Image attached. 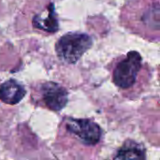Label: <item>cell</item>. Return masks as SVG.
<instances>
[{"instance_id":"obj_1","label":"cell","mask_w":160,"mask_h":160,"mask_svg":"<svg viewBox=\"0 0 160 160\" xmlns=\"http://www.w3.org/2000/svg\"><path fill=\"white\" fill-rule=\"evenodd\" d=\"M92 38L83 33H68L56 43L55 51L60 60L68 64H75L92 46Z\"/></svg>"},{"instance_id":"obj_2","label":"cell","mask_w":160,"mask_h":160,"mask_svg":"<svg viewBox=\"0 0 160 160\" xmlns=\"http://www.w3.org/2000/svg\"><path fill=\"white\" fill-rule=\"evenodd\" d=\"M142 67V56L137 52H130L115 67L113 71V82L120 88H128L136 82Z\"/></svg>"},{"instance_id":"obj_3","label":"cell","mask_w":160,"mask_h":160,"mask_svg":"<svg viewBox=\"0 0 160 160\" xmlns=\"http://www.w3.org/2000/svg\"><path fill=\"white\" fill-rule=\"evenodd\" d=\"M67 128L86 145L97 144L101 137L98 125L87 119H70L67 123Z\"/></svg>"},{"instance_id":"obj_4","label":"cell","mask_w":160,"mask_h":160,"mask_svg":"<svg viewBox=\"0 0 160 160\" xmlns=\"http://www.w3.org/2000/svg\"><path fill=\"white\" fill-rule=\"evenodd\" d=\"M41 93L45 105L52 111H61L68 103V92L58 83L52 82L44 83Z\"/></svg>"},{"instance_id":"obj_5","label":"cell","mask_w":160,"mask_h":160,"mask_svg":"<svg viewBox=\"0 0 160 160\" xmlns=\"http://www.w3.org/2000/svg\"><path fill=\"white\" fill-rule=\"evenodd\" d=\"M24 87L14 80L5 82L0 85V100L6 104L15 105L25 96Z\"/></svg>"},{"instance_id":"obj_6","label":"cell","mask_w":160,"mask_h":160,"mask_svg":"<svg viewBox=\"0 0 160 160\" xmlns=\"http://www.w3.org/2000/svg\"><path fill=\"white\" fill-rule=\"evenodd\" d=\"M33 25L36 28L47 31L56 32L58 30V22L54 12L53 4H50L47 9V14L36 15L33 19Z\"/></svg>"},{"instance_id":"obj_7","label":"cell","mask_w":160,"mask_h":160,"mask_svg":"<svg viewBox=\"0 0 160 160\" xmlns=\"http://www.w3.org/2000/svg\"><path fill=\"white\" fill-rule=\"evenodd\" d=\"M141 22L147 30L160 31V5L154 4L146 7L142 11Z\"/></svg>"},{"instance_id":"obj_8","label":"cell","mask_w":160,"mask_h":160,"mask_svg":"<svg viewBox=\"0 0 160 160\" xmlns=\"http://www.w3.org/2000/svg\"><path fill=\"white\" fill-rule=\"evenodd\" d=\"M114 160H145V154L138 144L130 142L118 151Z\"/></svg>"}]
</instances>
